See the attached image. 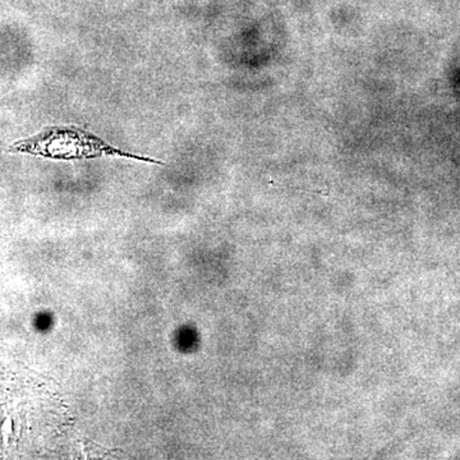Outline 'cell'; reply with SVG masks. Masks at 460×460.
I'll return each mask as SVG.
<instances>
[{
	"mask_svg": "<svg viewBox=\"0 0 460 460\" xmlns=\"http://www.w3.org/2000/svg\"><path fill=\"white\" fill-rule=\"evenodd\" d=\"M18 151L51 157V159L75 160L93 159L99 156L128 157L142 162L163 164L150 157L133 155L119 148L113 147L93 133L75 127H51L29 140L18 142L14 147Z\"/></svg>",
	"mask_w": 460,
	"mask_h": 460,
	"instance_id": "6da1fadb",
	"label": "cell"
}]
</instances>
